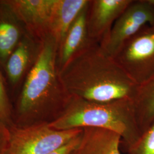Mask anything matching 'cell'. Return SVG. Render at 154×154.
<instances>
[{
  "label": "cell",
  "mask_w": 154,
  "mask_h": 154,
  "mask_svg": "<svg viewBox=\"0 0 154 154\" xmlns=\"http://www.w3.org/2000/svg\"><path fill=\"white\" fill-rule=\"evenodd\" d=\"M59 75L71 97L91 102L133 100L138 86L116 59L93 41L72 58Z\"/></svg>",
  "instance_id": "1"
},
{
  "label": "cell",
  "mask_w": 154,
  "mask_h": 154,
  "mask_svg": "<svg viewBox=\"0 0 154 154\" xmlns=\"http://www.w3.org/2000/svg\"><path fill=\"white\" fill-rule=\"evenodd\" d=\"M58 44L51 35L41 42L37 58L18 101V113L33 123H50L60 116L71 96L61 82L57 66Z\"/></svg>",
  "instance_id": "2"
},
{
  "label": "cell",
  "mask_w": 154,
  "mask_h": 154,
  "mask_svg": "<svg viewBox=\"0 0 154 154\" xmlns=\"http://www.w3.org/2000/svg\"><path fill=\"white\" fill-rule=\"evenodd\" d=\"M48 124L58 130L94 127L111 131L121 137L128 149L142 135L131 99L96 102L72 97L61 115Z\"/></svg>",
  "instance_id": "3"
},
{
  "label": "cell",
  "mask_w": 154,
  "mask_h": 154,
  "mask_svg": "<svg viewBox=\"0 0 154 154\" xmlns=\"http://www.w3.org/2000/svg\"><path fill=\"white\" fill-rule=\"evenodd\" d=\"M9 140L6 154H48L77 138L82 128L58 130L48 123L23 126H8Z\"/></svg>",
  "instance_id": "4"
},
{
  "label": "cell",
  "mask_w": 154,
  "mask_h": 154,
  "mask_svg": "<svg viewBox=\"0 0 154 154\" xmlns=\"http://www.w3.org/2000/svg\"><path fill=\"white\" fill-rule=\"evenodd\" d=\"M114 58L137 85L148 80L154 74V25L128 39Z\"/></svg>",
  "instance_id": "5"
},
{
  "label": "cell",
  "mask_w": 154,
  "mask_h": 154,
  "mask_svg": "<svg viewBox=\"0 0 154 154\" xmlns=\"http://www.w3.org/2000/svg\"><path fill=\"white\" fill-rule=\"evenodd\" d=\"M149 25H154V0H132L99 44L114 57L125 41Z\"/></svg>",
  "instance_id": "6"
},
{
  "label": "cell",
  "mask_w": 154,
  "mask_h": 154,
  "mask_svg": "<svg viewBox=\"0 0 154 154\" xmlns=\"http://www.w3.org/2000/svg\"><path fill=\"white\" fill-rule=\"evenodd\" d=\"M132 0H89L86 23L89 38L100 44Z\"/></svg>",
  "instance_id": "7"
},
{
  "label": "cell",
  "mask_w": 154,
  "mask_h": 154,
  "mask_svg": "<svg viewBox=\"0 0 154 154\" xmlns=\"http://www.w3.org/2000/svg\"><path fill=\"white\" fill-rule=\"evenodd\" d=\"M54 0H9L2 4L9 8L41 38L48 35V26Z\"/></svg>",
  "instance_id": "8"
},
{
  "label": "cell",
  "mask_w": 154,
  "mask_h": 154,
  "mask_svg": "<svg viewBox=\"0 0 154 154\" xmlns=\"http://www.w3.org/2000/svg\"><path fill=\"white\" fill-rule=\"evenodd\" d=\"M88 4L78 14L58 45L56 62L58 72L92 41L88 37L86 23Z\"/></svg>",
  "instance_id": "9"
},
{
  "label": "cell",
  "mask_w": 154,
  "mask_h": 154,
  "mask_svg": "<svg viewBox=\"0 0 154 154\" xmlns=\"http://www.w3.org/2000/svg\"><path fill=\"white\" fill-rule=\"evenodd\" d=\"M122 138L111 131L85 127L81 140L71 154H122Z\"/></svg>",
  "instance_id": "10"
},
{
  "label": "cell",
  "mask_w": 154,
  "mask_h": 154,
  "mask_svg": "<svg viewBox=\"0 0 154 154\" xmlns=\"http://www.w3.org/2000/svg\"><path fill=\"white\" fill-rule=\"evenodd\" d=\"M88 0H54L48 26V34L58 45Z\"/></svg>",
  "instance_id": "11"
},
{
  "label": "cell",
  "mask_w": 154,
  "mask_h": 154,
  "mask_svg": "<svg viewBox=\"0 0 154 154\" xmlns=\"http://www.w3.org/2000/svg\"><path fill=\"white\" fill-rule=\"evenodd\" d=\"M133 102L138 126L142 134L154 122V74L138 85Z\"/></svg>",
  "instance_id": "12"
},
{
  "label": "cell",
  "mask_w": 154,
  "mask_h": 154,
  "mask_svg": "<svg viewBox=\"0 0 154 154\" xmlns=\"http://www.w3.org/2000/svg\"><path fill=\"white\" fill-rule=\"evenodd\" d=\"M29 48L26 41H21L8 59L6 72L12 83H16L25 70L30 56Z\"/></svg>",
  "instance_id": "13"
},
{
  "label": "cell",
  "mask_w": 154,
  "mask_h": 154,
  "mask_svg": "<svg viewBox=\"0 0 154 154\" xmlns=\"http://www.w3.org/2000/svg\"><path fill=\"white\" fill-rule=\"evenodd\" d=\"M20 32L16 24L9 21L0 22V58L8 60L17 46Z\"/></svg>",
  "instance_id": "14"
},
{
  "label": "cell",
  "mask_w": 154,
  "mask_h": 154,
  "mask_svg": "<svg viewBox=\"0 0 154 154\" xmlns=\"http://www.w3.org/2000/svg\"><path fill=\"white\" fill-rule=\"evenodd\" d=\"M128 154H154V122L128 148Z\"/></svg>",
  "instance_id": "15"
},
{
  "label": "cell",
  "mask_w": 154,
  "mask_h": 154,
  "mask_svg": "<svg viewBox=\"0 0 154 154\" xmlns=\"http://www.w3.org/2000/svg\"><path fill=\"white\" fill-rule=\"evenodd\" d=\"M0 122L7 126H11V109L6 92L2 78L0 74Z\"/></svg>",
  "instance_id": "16"
},
{
  "label": "cell",
  "mask_w": 154,
  "mask_h": 154,
  "mask_svg": "<svg viewBox=\"0 0 154 154\" xmlns=\"http://www.w3.org/2000/svg\"><path fill=\"white\" fill-rule=\"evenodd\" d=\"M83 132V131H82ZM82 134L77 137V138H74L70 140L69 142L62 146L61 147L58 148L54 151L50 152L48 154H71L72 152L77 147L78 144L79 143Z\"/></svg>",
  "instance_id": "17"
},
{
  "label": "cell",
  "mask_w": 154,
  "mask_h": 154,
  "mask_svg": "<svg viewBox=\"0 0 154 154\" xmlns=\"http://www.w3.org/2000/svg\"><path fill=\"white\" fill-rule=\"evenodd\" d=\"M9 140L8 126L0 122V154H6Z\"/></svg>",
  "instance_id": "18"
}]
</instances>
